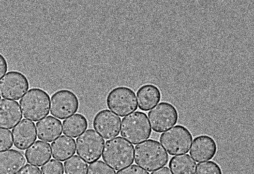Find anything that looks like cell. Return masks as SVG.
Wrapping results in <instances>:
<instances>
[{"label":"cell","instance_id":"6da1fadb","mask_svg":"<svg viewBox=\"0 0 254 174\" xmlns=\"http://www.w3.org/2000/svg\"><path fill=\"white\" fill-rule=\"evenodd\" d=\"M136 164L149 172H152L166 165L169 157L160 143L149 139L135 145L134 153Z\"/></svg>","mask_w":254,"mask_h":174},{"label":"cell","instance_id":"7a4b0ae2","mask_svg":"<svg viewBox=\"0 0 254 174\" xmlns=\"http://www.w3.org/2000/svg\"><path fill=\"white\" fill-rule=\"evenodd\" d=\"M134 150L132 144L118 136L106 141L102 158L111 168L118 171L134 162Z\"/></svg>","mask_w":254,"mask_h":174},{"label":"cell","instance_id":"3957f363","mask_svg":"<svg viewBox=\"0 0 254 174\" xmlns=\"http://www.w3.org/2000/svg\"><path fill=\"white\" fill-rule=\"evenodd\" d=\"M23 116L37 121L48 115L50 97L45 90L32 88L27 92L19 101Z\"/></svg>","mask_w":254,"mask_h":174},{"label":"cell","instance_id":"277c9868","mask_svg":"<svg viewBox=\"0 0 254 174\" xmlns=\"http://www.w3.org/2000/svg\"><path fill=\"white\" fill-rule=\"evenodd\" d=\"M151 129L147 115L136 111L123 117L121 123L120 135L134 145L149 138Z\"/></svg>","mask_w":254,"mask_h":174},{"label":"cell","instance_id":"5b68a950","mask_svg":"<svg viewBox=\"0 0 254 174\" xmlns=\"http://www.w3.org/2000/svg\"><path fill=\"white\" fill-rule=\"evenodd\" d=\"M193 140L190 131L185 126L176 125L163 133L160 137L162 145L170 155L189 152Z\"/></svg>","mask_w":254,"mask_h":174},{"label":"cell","instance_id":"8992f818","mask_svg":"<svg viewBox=\"0 0 254 174\" xmlns=\"http://www.w3.org/2000/svg\"><path fill=\"white\" fill-rule=\"evenodd\" d=\"M106 103L111 111L121 117L137 108L135 92L126 87H118L112 89L107 96Z\"/></svg>","mask_w":254,"mask_h":174},{"label":"cell","instance_id":"52a82bcc","mask_svg":"<svg viewBox=\"0 0 254 174\" xmlns=\"http://www.w3.org/2000/svg\"><path fill=\"white\" fill-rule=\"evenodd\" d=\"M104 139L93 129L82 133L76 140L77 155L88 163L99 160L103 153Z\"/></svg>","mask_w":254,"mask_h":174},{"label":"cell","instance_id":"ba28073f","mask_svg":"<svg viewBox=\"0 0 254 174\" xmlns=\"http://www.w3.org/2000/svg\"><path fill=\"white\" fill-rule=\"evenodd\" d=\"M148 117L153 130L161 133L168 130L177 123L179 114L172 104L163 102L149 112Z\"/></svg>","mask_w":254,"mask_h":174},{"label":"cell","instance_id":"9c48e42d","mask_svg":"<svg viewBox=\"0 0 254 174\" xmlns=\"http://www.w3.org/2000/svg\"><path fill=\"white\" fill-rule=\"evenodd\" d=\"M79 100L72 91L63 89L58 90L51 97L50 111L55 117L63 119L77 112Z\"/></svg>","mask_w":254,"mask_h":174},{"label":"cell","instance_id":"30bf717a","mask_svg":"<svg viewBox=\"0 0 254 174\" xmlns=\"http://www.w3.org/2000/svg\"><path fill=\"white\" fill-rule=\"evenodd\" d=\"M29 88L27 77L18 71H10L0 79V94L8 99L18 100Z\"/></svg>","mask_w":254,"mask_h":174},{"label":"cell","instance_id":"8fae6325","mask_svg":"<svg viewBox=\"0 0 254 174\" xmlns=\"http://www.w3.org/2000/svg\"><path fill=\"white\" fill-rule=\"evenodd\" d=\"M121 119L108 109L98 112L94 117L93 127L105 139L113 138L120 133Z\"/></svg>","mask_w":254,"mask_h":174},{"label":"cell","instance_id":"7c38bea8","mask_svg":"<svg viewBox=\"0 0 254 174\" xmlns=\"http://www.w3.org/2000/svg\"><path fill=\"white\" fill-rule=\"evenodd\" d=\"M217 145L214 139L207 135L195 137L190 149V154L197 162L209 160L216 155Z\"/></svg>","mask_w":254,"mask_h":174},{"label":"cell","instance_id":"4fadbf2b","mask_svg":"<svg viewBox=\"0 0 254 174\" xmlns=\"http://www.w3.org/2000/svg\"><path fill=\"white\" fill-rule=\"evenodd\" d=\"M14 145L20 150H25L36 140L34 122L28 119H22L12 130Z\"/></svg>","mask_w":254,"mask_h":174},{"label":"cell","instance_id":"5bb4252c","mask_svg":"<svg viewBox=\"0 0 254 174\" xmlns=\"http://www.w3.org/2000/svg\"><path fill=\"white\" fill-rule=\"evenodd\" d=\"M22 118L21 109L17 102L0 100V128L11 129Z\"/></svg>","mask_w":254,"mask_h":174},{"label":"cell","instance_id":"9a60e30c","mask_svg":"<svg viewBox=\"0 0 254 174\" xmlns=\"http://www.w3.org/2000/svg\"><path fill=\"white\" fill-rule=\"evenodd\" d=\"M24 155L15 149L0 152V174H16L26 164Z\"/></svg>","mask_w":254,"mask_h":174},{"label":"cell","instance_id":"2e32d148","mask_svg":"<svg viewBox=\"0 0 254 174\" xmlns=\"http://www.w3.org/2000/svg\"><path fill=\"white\" fill-rule=\"evenodd\" d=\"M36 129L39 139L51 142L61 134V122L48 116L36 123Z\"/></svg>","mask_w":254,"mask_h":174},{"label":"cell","instance_id":"e0dca14e","mask_svg":"<svg viewBox=\"0 0 254 174\" xmlns=\"http://www.w3.org/2000/svg\"><path fill=\"white\" fill-rule=\"evenodd\" d=\"M136 96L138 107L144 111L152 109L161 99L160 90L151 84H146L141 86L137 91Z\"/></svg>","mask_w":254,"mask_h":174},{"label":"cell","instance_id":"ac0fdd59","mask_svg":"<svg viewBox=\"0 0 254 174\" xmlns=\"http://www.w3.org/2000/svg\"><path fill=\"white\" fill-rule=\"evenodd\" d=\"M49 143L38 140L33 143L25 151V157L28 163L41 166L51 157Z\"/></svg>","mask_w":254,"mask_h":174},{"label":"cell","instance_id":"d6986e66","mask_svg":"<svg viewBox=\"0 0 254 174\" xmlns=\"http://www.w3.org/2000/svg\"><path fill=\"white\" fill-rule=\"evenodd\" d=\"M52 157L63 161L75 153V142L74 139L65 135H61L51 144Z\"/></svg>","mask_w":254,"mask_h":174},{"label":"cell","instance_id":"ffe728a7","mask_svg":"<svg viewBox=\"0 0 254 174\" xmlns=\"http://www.w3.org/2000/svg\"><path fill=\"white\" fill-rule=\"evenodd\" d=\"M88 123L85 116L75 114L65 119L62 122L63 133L69 136L76 138L88 128Z\"/></svg>","mask_w":254,"mask_h":174},{"label":"cell","instance_id":"44dd1931","mask_svg":"<svg viewBox=\"0 0 254 174\" xmlns=\"http://www.w3.org/2000/svg\"><path fill=\"white\" fill-rule=\"evenodd\" d=\"M196 164L188 154L174 156L169 162L173 174H195Z\"/></svg>","mask_w":254,"mask_h":174},{"label":"cell","instance_id":"7402d4cb","mask_svg":"<svg viewBox=\"0 0 254 174\" xmlns=\"http://www.w3.org/2000/svg\"><path fill=\"white\" fill-rule=\"evenodd\" d=\"M66 174H87L88 164L77 155H74L64 163Z\"/></svg>","mask_w":254,"mask_h":174},{"label":"cell","instance_id":"603a6c76","mask_svg":"<svg viewBox=\"0 0 254 174\" xmlns=\"http://www.w3.org/2000/svg\"><path fill=\"white\" fill-rule=\"evenodd\" d=\"M196 174H223V173L218 163L208 161L197 164Z\"/></svg>","mask_w":254,"mask_h":174},{"label":"cell","instance_id":"cb8c5ba5","mask_svg":"<svg viewBox=\"0 0 254 174\" xmlns=\"http://www.w3.org/2000/svg\"><path fill=\"white\" fill-rule=\"evenodd\" d=\"M87 174H116V172L102 160L90 163Z\"/></svg>","mask_w":254,"mask_h":174},{"label":"cell","instance_id":"d4e9b609","mask_svg":"<svg viewBox=\"0 0 254 174\" xmlns=\"http://www.w3.org/2000/svg\"><path fill=\"white\" fill-rule=\"evenodd\" d=\"M43 174H63L64 172L62 163L54 159H51L42 167Z\"/></svg>","mask_w":254,"mask_h":174},{"label":"cell","instance_id":"484cf974","mask_svg":"<svg viewBox=\"0 0 254 174\" xmlns=\"http://www.w3.org/2000/svg\"><path fill=\"white\" fill-rule=\"evenodd\" d=\"M13 146V139L10 130L0 128V151L7 150Z\"/></svg>","mask_w":254,"mask_h":174},{"label":"cell","instance_id":"4316f807","mask_svg":"<svg viewBox=\"0 0 254 174\" xmlns=\"http://www.w3.org/2000/svg\"><path fill=\"white\" fill-rule=\"evenodd\" d=\"M116 174H149L145 170L133 164L117 172Z\"/></svg>","mask_w":254,"mask_h":174},{"label":"cell","instance_id":"83f0119b","mask_svg":"<svg viewBox=\"0 0 254 174\" xmlns=\"http://www.w3.org/2000/svg\"><path fill=\"white\" fill-rule=\"evenodd\" d=\"M17 174H42V173L38 167L27 164Z\"/></svg>","mask_w":254,"mask_h":174},{"label":"cell","instance_id":"f1b7e54d","mask_svg":"<svg viewBox=\"0 0 254 174\" xmlns=\"http://www.w3.org/2000/svg\"><path fill=\"white\" fill-rule=\"evenodd\" d=\"M7 70V62L4 57L0 53V79L6 73Z\"/></svg>","mask_w":254,"mask_h":174},{"label":"cell","instance_id":"f546056e","mask_svg":"<svg viewBox=\"0 0 254 174\" xmlns=\"http://www.w3.org/2000/svg\"><path fill=\"white\" fill-rule=\"evenodd\" d=\"M151 174H172L167 167H164L158 169L151 173Z\"/></svg>","mask_w":254,"mask_h":174},{"label":"cell","instance_id":"4dcf8cb0","mask_svg":"<svg viewBox=\"0 0 254 174\" xmlns=\"http://www.w3.org/2000/svg\"><path fill=\"white\" fill-rule=\"evenodd\" d=\"M0 99H1V97H0Z\"/></svg>","mask_w":254,"mask_h":174}]
</instances>
